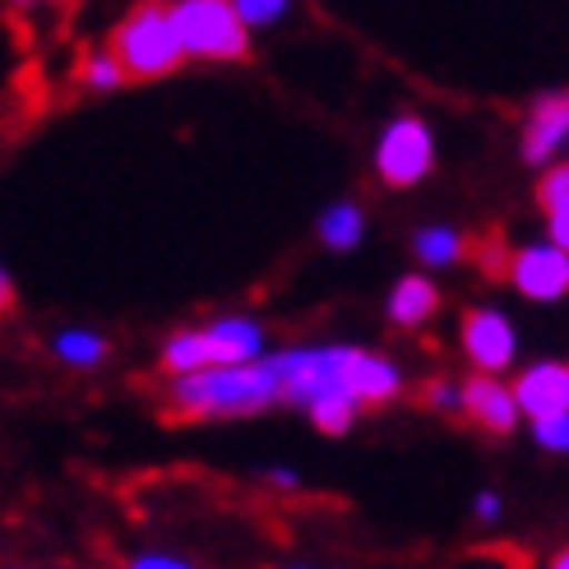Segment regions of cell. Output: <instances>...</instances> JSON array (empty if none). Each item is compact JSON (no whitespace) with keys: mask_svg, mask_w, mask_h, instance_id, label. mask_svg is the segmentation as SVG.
<instances>
[{"mask_svg":"<svg viewBox=\"0 0 569 569\" xmlns=\"http://www.w3.org/2000/svg\"><path fill=\"white\" fill-rule=\"evenodd\" d=\"M288 14V0H237V19L250 28V23H278Z\"/></svg>","mask_w":569,"mask_h":569,"instance_id":"19","label":"cell"},{"mask_svg":"<svg viewBox=\"0 0 569 569\" xmlns=\"http://www.w3.org/2000/svg\"><path fill=\"white\" fill-rule=\"evenodd\" d=\"M292 569H306V565H292Z\"/></svg>","mask_w":569,"mask_h":569,"instance_id":"27","label":"cell"},{"mask_svg":"<svg viewBox=\"0 0 569 569\" xmlns=\"http://www.w3.org/2000/svg\"><path fill=\"white\" fill-rule=\"evenodd\" d=\"M264 481H269L273 491H297V487H301V477H297L292 468H269V472H264Z\"/></svg>","mask_w":569,"mask_h":569,"instance_id":"24","label":"cell"},{"mask_svg":"<svg viewBox=\"0 0 569 569\" xmlns=\"http://www.w3.org/2000/svg\"><path fill=\"white\" fill-rule=\"evenodd\" d=\"M547 241H551V246H560V250L569 254V209L547 213Z\"/></svg>","mask_w":569,"mask_h":569,"instance_id":"22","label":"cell"},{"mask_svg":"<svg viewBox=\"0 0 569 569\" xmlns=\"http://www.w3.org/2000/svg\"><path fill=\"white\" fill-rule=\"evenodd\" d=\"M126 79H130L126 66H121L111 51H93L89 61H83V83H89V89H98V93H117Z\"/></svg>","mask_w":569,"mask_h":569,"instance_id":"16","label":"cell"},{"mask_svg":"<svg viewBox=\"0 0 569 569\" xmlns=\"http://www.w3.org/2000/svg\"><path fill=\"white\" fill-rule=\"evenodd\" d=\"M172 19L186 56H199V61H241L246 56V23L227 0H181V6H172Z\"/></svg>","mask_w":569,"mask_h":569,"instance_id":"4","label":"cell"},{"mask_svg":"<svg viewBox=\"0 0 569 569\" xmlns=\"http://www.w3.org/2000/svg\"><path fill=\"white\" fill-rule=\"evenodd\" d=\"M348 389L357 393V403H385V398L403 389V371L389 357L348 348Z\"/></svg>","mask_w":569,"mask_h":569,"instance_id":"11","label":"cell"},{"mask_svg":"<svg viewBox=\"0 0 569 569\" xmlns=\"http://www.w3.org/2000/svg\"><path fill=\"white\" fill-rule=\"evenodd\" d=\"M282 398L273 361H250V366H218V371H199L172 380V408L181 417H250Z\"/></svg>","mask_w":569,"mask_h":569,"instance_id":"2","label":"cell"},{"mask_svg":"<svg viewBox=\"0 0 569 569\" xmlns=\"http://www.w3.org/2000/svg\"><path fill=\"white\" fill-rule=\"evenodd\" d=\"M366 237V213L352 204V199H338L320 213V241L329 250H357Z\"/></svg>","mask_w":569,"mask_h":569,"instance_id":"13","label":"cell"},{"mask_svg":"<svg viewBox=\"0 0 569 569\" xmlns=\"http://www.w3.org/2000/svg\"><path fill=\"white\" fill-rule=\"evenodd\" d=\"M459 338H463L468 361L477 366V376L500 380V371H509L515 357H519V333H515V325H509L505 310H496V306H472L463 316Z\"/></svg>","mask_w":569,"mask_h":569,"instance_id":"6","label":"cell"},{"mask_svg":"<svg viewBox=\"0 0 569 569\" xmlns=\"http://www.w3.org/2000/svg\"><path fill=\"white\" fill-rule=\"evenodd\" d=\"M412 246H417V260L426 269H445V264L463 260V237L453 232V227H421L412 237Z\"/></svg>","mask_w":569,"mask_h":569,"instance_id":"14","label":"cell"},{"mask_svg":"<svg viewBox=\"0 0 569 569\" xmlns=\"http://www.w3.org/2000/svg\"><path fill=\"white\" fill-rule=\"evenodd\" d=\"M111 56L126 66L130 79H162L186 61V42L177 33L172 10L139 6L117 33H111Z\"/></svg>","mask_w":569,"mask_h":569,"instance_id":"3","label":"cell"},{"mask_svg":"<svg viewBox=\"0 0 569 569\" xmlns=\"http://www.w3.org/2000/svg\"><path fill=\"white\" fill-rule=\"evenodd\" d=\"M463 412L481 426V431H496V436H509L519 426V398H515V385H505L496 376H472L463 385Z\"/></svg>","mask_w":569,"mask_h":569,"instance_id":"10","label":"cell"},{"mask_svg":"<svg viewBox=\"0 0 569 569\" xmlns=\"http://www.w3.org/2000/svg\"><path fill=\"white\" fill-rule=\"evenodd\" d=\"M472 515H477L481 523H496V519H500V496H496V491H477Z\"/></svg>","mask_w":569,"mask_h":569,"instance_id":"23","label":"cell"},{"mask_svg":"<svg viewBox=\"0 0 569 569\" xmlns=\"http://www.w3.org/2000/svg\"><path fill=\"white\" fill-rule=\"evenodd\" d=\"M532 440L551 449V453H569V412L565 417H547V421H532Z\"/></svg>","mask_w":569,"mask_h":569,"instance_id":"18","label":"cell"},{"mask_svg":"<svg viewBox=\"0 0 569 569\" xmlns=\"http://www.w3.org/2000/svg\"><path fill=\"white\" fill-rule=\"evenodd\" d=\"M436 306H440L436 282L426 273H408V278H398L393 292H389V320L398 329H417V325H426L436 316Z\"/></svg>","mask_w":569,"mask_h":569,"instance_id":"12","label":"cell"},{"mask_svg":"<svg viewBox=\"0 0 569 569\" xmlns=\"http://www.w3.org/2000/svg\"><path fill=\"white\" fill-rule=\"evenodd\" d=\"M14 301V282H10V273H6V264H0V310H6Z\"/></svg>","mask_w":569,"mask_h":569,"instance_id":"25","label":"cell"},{"mask_svg":"<svg viewBox=\"0 0 569 569\" xmlns=\"http://www.w3.org/2000/svg\"><path fill=\"white\" fill-rule=\"evenodd\" d=\"M565 144H569V93L537 98L523 126V158L547 167Z\"/></svg>","mask_w":569,"mask_h":569,"instance_id":"9","label":"cell"},{"mask_svg":"<svg viewBox=\"0 0 569 569\" xmlns=\"http://www.w3.org/2000/svg\"><path fill=\"white\" fill-rule=\"evenodd\" d=\"M537 199H542V209H547V213L569 209V162L547 167V177L537 181Z\"/></svg>","mask_w":569,"mask_h":569,"instance_id":"17","label":"cell"},{"mask_svg":"<svg viewBox=\"0 0 569 569\" xmlns=\"http://www.w3.org/2000/svg\"><path fill=\"white\" fill-rule=\"evenodd\" d=\"M509 282L528 301H560L569 292V254L551 241H537L509 254Z\"/></svg>","mask_w":569,"mask_h":569,"instance_id":"7","label":"cell"},{"mask_svg":"<svg viewBox=\"0 0 569 569\" xmlns=\"http://www.w3.org/2000/svg\"><path fill=\"white\" fill-rule=\"evenodd\" d=\"M436 167V139L421 117H393L376 144V172L385 186L408 190Z\"/></svg>","mask_w":569,"mask_h":569,"instance_id":"5","label":"cell"},{"mask_svg":"<svg viewBox=\"0 0 569 569\" xmlns=\"http://www.w3.org/2000/svg\"><path fill=\"white\" fill-rule=\"evenodd\" d=\"M515 398H519V412H528L532 421L565 417L569 412V361H532L515 380Z\"/></svg>","mask_w":569,"mask_h":569,"instance_id":"8","label":"cell"},{"mask_svg":"<svg viewBox=\"0 0 569 569\" xmlns=\"http://www.w3.org/2000/svg\"><path fill=\"white\" fill-rule=\"evenodd\" d=\"M551 569H569V547H565V551H556V560H551Z\"/></svg>","mask_w":569,"mask_h":569,"instance_id":"26","label":"cell"},{"mask_svg":"<svg viewBox=\"0 0 569 569\" xmlns=\"http://www.w3.org/2000/svg\"><path fill=\"white\" fill-rule=\"evenodd\" d=\"M426 403L440 408V412H463V389L449 385V380H431L426 385Z\"/></svg>","mask_w":569,"mask_h":569,"instance_id":"20","label":"cell"},{"mask_svg":"<svg viewBox=\"0 0 569 569\" xmlns=\"http://www.w3.org/2000/svg\"><path fill=\"white\" fill-rule=\"evenodd\" d=\"M130 569H194L186 556H172V551H144V556H134Z\"/></svg>","mask_w":569,"mask_h":569,"instance_id":"21","label":"cell"},{"mask_svg":"<svg viewBox=\"0 0 569 569\" xmlns=\"http://www.w3.org/2000/svg\"><path fill=\"white\" fill-rule=\"evenodd\" d=\"M56 357H61L66 366H79V371H89V366H98L107 357V338L93 333V329H61L56 333Z\"/></svg>","mask_w":569,"mask_h":569,"instance_id":"15","label":"cell"},{"mask_svg":"<svg viewBox=\"0 0 569 569\" xmlns=\"http://www.w3.org/2000/svg\"><path fill=\"white\" fill-rule=\"evenodd\" d=\"M282 398L310 412V421L329 436H343L357 421L361 403L348 389V348H292L269 357Z\"/></svg>","mask_w":569,"mask_h":569,"instance_id":"1","label":"cell"}]
</instances>
